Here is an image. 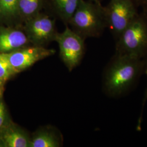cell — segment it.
Instances as JSON below:
<instances>
[{
  "mask_svg": "<svg viewBox=\"0 0 147 147\" xmlns=\"http://www.w3.org/2000/svg\"><path fill=\"white\" fill-rule=\"evenodd\" d=\"M0 147H4V145L1 140H0Z\"/></svg>",
  "mask_w": 147,
  "mask_h": 147,
  "instance_id": "cell-19",
  "label": "cell"
},
{
  "mask_svg": "<svg viewBox=\"0 0 147 147\" xmlns=\"http://www.w3.org/2000/svg\"><path fill=\"white\" fill-rule=\"evenodd\" d=\"M0 140L4 147H30L31 137L24 129L9 122L0 130Z\"/></svg>",
  "mask_w": 147,
  "mask_h": 147,
  "instance_id": "cell-9",
  "label": "cell"
},
{
  "mask_svg": "<svg viewBox=\"0 0 147 147\" xmlns=\"http://www.w3.org/2000/svg\"><path fill=\"white\" fill-rule=\"evenodd\" d=\"M9 122L5 105L2 100H0V130L7 125Z\"/></svg>",
  "mask_w": 147,
  "mask_h": 147,
  "instance_id": "cell-15",
  "label": "cell"
},
{
  "mask_svg": "<svg viewBox=\"0 0 147 147\" xmlns=\"http://www.w3.org/2000/svg\"><path fill=\"white\" fill-rule=\"evenodd\" d=\"M136 0H110L104 6L107 28L115 40L138 13Z\"/></svg>",
  "mask_w": 147,
  "mask_h": 147,
  "instance_id": "cell-4",
  "label": "cell"
},
{
  "mask_svg": "<svg viewBox=\"0 0 147 147\" xmlns=\"http://www.w3.org/2000/svg\"><path fill=\"white\" fill-rule=\"evenodd\" d=\"M144 73L146 74V76L147 77V57L146 58H144ZM147 101V86L146 87V90L144 92V94L143 96V100H142V112L141 113L140 115V117L138 118V123H137V130H139L141 126V123L142 121V113H143V110L144 109V105L146 104V102Z\"/></svg>",
  "mask_w": 147,
  "mask_h": 147,
  "instance_id": "cell-16",
  "label": "cell"
},
{
  "mask_svg": "<svg viewBox=\"0 0 147 147\" xmlns=\"http://www.w3.org/2000/svg\"><path fill=\"white\" fill-rule=\"evenodd\" d=\"M56 51L45 47L30 45L5 53L16 74L26 70L37 62L54 55Z\"/></svg>",
  "mask_w": 147,
  "mask_h": 147,
  "instance_id": "cell-7",
  "label": "cell"
},
{
  "mask_svg": "<svg viewBox=\"0 0 147 147\" xmlns=\"http://www.w3.org/2000/svg\"><path fill=\"white\" fill-rule=\"evenodd\" d=\"M5 82L1 80L0 79V100H2V98L3 96V92H4V86Z\"/></svg>",
  "mask_w": 147,
  "mask_h": 147,
  "instance_id": "cell-18",
  "label": "cell"
},
{
  "mask_svg": "<svg viewBox=\"0 0 147 147\" xmlns=\"http://www.w3.org/2000/svg\"><path fill=\"white\" fill-rule=\"evenodd\" d=\"M60 145V141L54 132L41 129L31 137L30 147H58Z\"/></svg>",
  "mask_w": 147,
  "mask_h": 147,
  "instance_id": "cell-12",
  "label": "cell"
},
{
  "mask_svg": "<svg viewBox=\"0 0 147 147\" xmlns=\"http://www.w3.org/2000/svg\"><path fill=\"white\" fill-rule=\"evenodd\" d=\"M23 30L31 45L45 47L55 41L56 22L50 15L40 12L23 24Z\"/></svg>",
  "mask_w": 147,
  "mask_h": 147,
  "instance_id": "cell-6",
  "label": "cell"
},
{
  "mask_svg": "<svg viewBox=\"0 0 147 147\" xmlns=\"http://www.w3.org/2000/svg\"><path fill=\"white\" fill-rule=\"evenodd\" d=\"M84 40L67 25L64 31L57 32L55 41L58 44L61 58L69 71L77 67L83 58Z\"/></svg>",
  "mask_w": 147,
  "mask_h": 147,
  "instance_id": "cell-5",
  "label": "cell"
},
{
  "mask_svg": "<svg viewBox=\"0 0 147 147\" xmlns=\"http://www.w3.org/2000/svg\"><path fill=\"white\" fill-rule=\"evenodd\" d=\"M144 59L115 53L105 70L103 86L112 98L124 95L144 73Z\"/></svg>",
  "mask_w": 147,
  "mask_h": 147,
  "instance_id": "cell-1",
  "label": "cell"
},
{
  "mask_svg": "<svg viewBox=\"0 0 147 147\" xmlns=\"http://www.w3.org/2000/svg\"><path fill=\"white\" fill-rule=\"evenodd\" d=\"M68 25L84 40L100 37L107 28L104 6L99 2L80 0Z\"/></svg>",
  "mask_w": 147,
  "mask_h": 147,
  "instance_id": "cell-2",
  "label": "cell"
},
{
  "mask_svg": "<svg viewBox=\"0 0 147 147\" xmlns=\"http://www.w3.org/2000/svg\"><path fill=\"white\" fill-rule=\"evenodd\" d=\"M45 0H18L16 8V20L20 24L42 12Z\"/></svg>",
  "mask_w": 147,
  "mask_h": 147,
  "instance_id": "cell-11",
  "label": "cell"
},
{
  "mask_svg": "<svg viewBox=\"0 0 147 147\" xmlns=\"http://www.w3.org/2000/svg\"><path fill=\"white\" fill-rule=\"evenodd\" d=\"M89 1H94V2H101V0H89Z\"/></svg>",
  "mask_w": 147,
  "mask_h": 147,
  "instance_id": "cell-20",
  "label": "cell"
},
{
  "mask_svg": "<svg viewBox=\"0 0 147 147\" xmlns=\"http://www.w3.org/2000/svg\"><path fill=\"white\" fill-rule=\"evenodd\" d=\"M16 73L12 67L5 53H0V79L4 82L16 75Z\"/></svg>",
  "mask_w": 147,
  "mask_h": 147,
  "instance_id": "cell-14",
  "label": "cell"
},
{
  "mask_svg": "<svg viewBox=\"0 0 147 147\" xmlns=\"http://www.w3.org/2000/svg\"><path fill=\"white\" fill-rule=\"evenodd\" d=\"M30 45L22 27H0V53H11Z\"/></svg>",
  "mask_w": 147,
  "mask_h": 147,
  "instance_id": "cell-8",
  "label": "cell"
},
{
  "mask_svg": "<svg viewBox=\"0 0 147 147\" xmlns=\"http://www.w3.org/2000/svg\"><path fill=\"white\" fill-rule=\"evenodd\" d=\"M80 0H45L44 8L54 18H57L66 25L76 10Z\"/></svg>",
  "mask_w": 147,
  "mask_h": 147,
  "instance_id": "cell-10",
  "label": "cell"
},
{
  "mask_svg": "<svg viewBox=\"0 0 147 147\" xmlns=\"http://www.w3.org/2000/svg\"><path fill=\"white\" fill-rule=\"evenodd\" d=\"M18 2V0H0V19L16 20Z\"/></svg>",
  "mask_w": 147,
  "mask_h": 147,
  "instance_id": "cell-13",
  "label": "cell"
},
{
  "mask_svg": "<svg viewBox=\"0 0 147 147\" xmlns=\"http://www.w3.org/2000/svg\"><path fill=\"white\" fill-rule=\"evenodd\" d=\"M138 7H141L144 11H147V0H136Z\"/></svg>",
  "mask_w": 147,
  "mask_h": 147,
  "instance_id": "cell-17",
  "label": "cell"
},
{
  "mask_svg": "<svg viewBox=\"0 0 147 147\" xmlns=\"http://www.w3.org/2000/svg\"><path fill=\"white\" fill-rule=\"evenodd\" d=\"M115 53L140 59L147 57V11L138 13L116 40Z\"/></svg>",
  "mask_w": 147,
  "mask_h": 147,
  "instance_id": "cell-3",
  "label": "cell"
}]
</instances>
